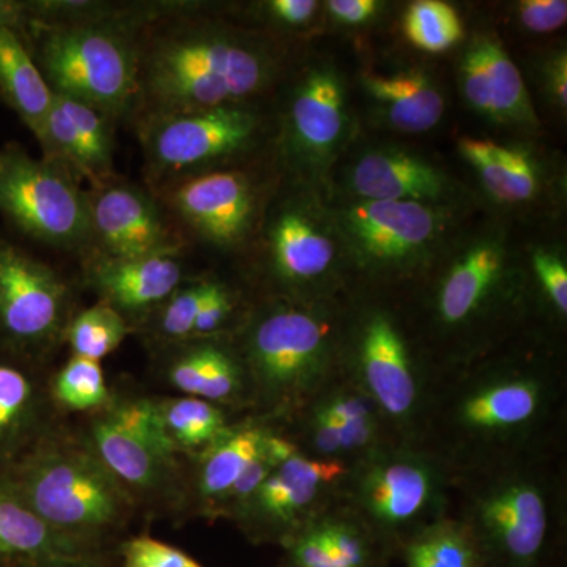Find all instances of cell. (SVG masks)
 <instances>
[{"label": "cell", "mask_w": 567, "mask_h": 567, "mask_svg": "<svg viewBox=\"0 0 567 567\" xmlns=\"http://www.w3.org/2000/svg\"><path fill=\"white\" fill-rule=\"evenodd\" d=\"M91 244L95 256L110 259L181 254L185 240L162 205L128 183H110L87 192Z\"/></svg>", "instance_id": "14"}, {"label": "cell", "mask_w": 567, "mask_h": 567, "mask_svg": "<svg viewBox=\"0 0 567 567\" xmlns=\"http://www.w3.org/2000/svg\"><path fill=\"white\" fill-rule=\"evenodd\" d=\"M130 333L128 322L121 311L100 301L74 317L66 327V338L74 357L102 361L115 352Z\"/></svg>", "instance_id": "33"}, {"label": "cell", "mask_w": 567, "mask_h": 567, "mask_svg": "<svg viewBox=\"0 0 567 567\" xmlns=\"http://www.w3.org/2000/svg\"><path fill=\"white\" fill-rule=\"evenodd\" d=\"M169 379L189 398L227 410H252L251 385L237 347L199 338L174 358Z\"/></svg>", "instance_id": "22"}, {"label": "cell", "mask_w": 567, "mask_h": 567, "mask_svg": "<svg viewBox=\"0 0 567 567\" xmlns=\"http://www.w3.org/2000/svg\"><path fill=\"white\" fill-rule=\"evenodd\" d=\"M328 10L334 18L347 24H360L374 17L377 2L374 0H331Z\"/></svg>", "instance_id": "44"}, {"label": "cell", "mask_w": 567, "mask_h": 567, "mask_svg": "<svg viewBox=\"0 0 567 567\" xmlns=\"http://www.w3.org/2000/svg\"><path fill=\"white\" fill-rule=\"evenodd\" d=\"M567 65L566 55H559L554 65V73H551V81H554V91L557 93L558 102L563 107L567 104Z\"/></svg>", "instance_id": "45"}, {"label": "cell", "mask_w": 567, "mask_h": 567, "mask_svg": "<svg viewBox=\"0 0 567 567\" xmlns=\"http://www.w3.org/2000/svg\"><path fill=\"white\" fill-rule=\"evenodd\" d=\"M265 10L271 20L281 24L300 25L315 17L317 2L315 0H274L267 3Z\"/></svg>", "instance_id": "42"}, {"label": "cell", "mask_w": 567, "mask_h": 567, "mask_svg": "<svg viewBox=\"0 0 567 567\" xmlns=\"http://www.w3.org/2000/svg\"><path fill=\"white\" fill-rule=\"evenodd\" d=\"M456 470L423 443L388 442L347 470L338 498L398 558L417 533L453 516Z\"/></svg>", "instance_id": "6"}, {"label": "cell", "mask_w": 567, "mask_h": 567, "mask_svg": "<svg viewBox=\"0 0 567 567\" xmlns=\"http://www.w3.org/2000/svg\"><path fill=\"white\" fill-rule=\"evenodd\" d=\"M158 199L194 233L230 248L252 226L256 196L251 182L237 171H210L156 189Z\"/></svg>", "instance_id": "16"}, {"label": "cell", "mask_w": 567, "mask_h": 567, "mask_svg": "<svg viewBox=\"0 0 567 567\" xmlns=\"http://www.w3.org/2000/svg\"><path fill=\"white\" fill-rule=\"evenodd\" d=\"M271 260L279 281L298 292L324 289L334 262L333 244L301 213L284 212L270 234Z\"/></svg>", "instance_id": "24"}, {"label": "cell", "mask_w": 567, "mask_h": 567, "mask_svg": "<svg viewBox=\"0 0 567 567\" xmlns=\"http://www.w3.org/2000/svg\"><path fill=\"white\" fill-rule=\"evenodd\" d=\"M567 379L543 342L499 346L443 375L421 443L456 472L566 446Z\"/></svg>", "instance_id": "1"}, {"label": "cell", "mask_w": 567, "mask_h": 567, "mask_svg": "<svg viewBox=\"0 0 567 567\" xmlns=\"http://www.w3.org/2000/svg\"><path fill=\"white\" fill-rule=\"evenodd\" d=\"M278 425L305 456L347 466L394 440L371 399L341 374Z\"/></svg>", "instance_id": "12"}, {"label": "cell", "mask_w": 567, "mask_h": 567, "mask_svg": "<svg viewBox=\"0 0 567 567\" xmlns=\"http://www.w3.org/2000/svg\"><path fill=\"white\" fill-rule=\"evenodd\" d=\"M0 213L21 233L52 248L91 244L87 192L63 167L17 147L2 151Z\"/></svg>", "instance_id": "9"}, {"label": "cell", "mask_w": 567, "mask_h": 567, "mask_svg": "<svg viewBox=\"0 0 567 567\" xmlns=\"http://www.w3.org/2000/svg\"><path fill=\"white\" fill-rule=\"evenodd\" d=\"M462 89L470 106L502 122L536 121L520 71L492 37H477L462 62Z\"/></svg>", "instance_id": "20"}, {"label": "cell", "mask_w": 567, "mask_h": 567, "mask_svg": "<svg viewBox=\"0 0 567 567\" xmlns=\"http://www.w3.org/2000/svg\"><path fill=\"white\" fill-rule=\"evenodd\" d=\"M92 547L62 535L0 484V561H85Z\"/></svg>", "instance_id": "23"}, {"label": "cell", "mask_w": 567, "mask_h": 567, "mask_svg": "<svg viewBox=\"0 0 567 567\" xmlns=\"http://www.w3.org/2000/svg\"><path fill=\"white\" fill-rule=\"evenodd\" d=\"M0 95L33 134L40 132L54 93L20 33L0 31Z\"/></svg>", "instance_id": "28"}, {"label": "cell", "mask_w": 567, "mask_h": 567, "mask_svg": "<svg viewBox=\"0 0 567 567\" xmlns=\"http://www.w3.org/2000/svg\"><path fill=\"white\" fill-rule=\"evenodd\" d=\"M31 24L29 0H0V31L9 29L22 37Z\"/></svg>", "instance_id": "43"}, {"label": "cell", "mask_w": 567, "mask_h": 567, "mask_svg": "<svg viewBox=\"0 0 567 567\" xmlns=\"http://www.w3.org/2000/svg\"><path fill=\"white\" fill-rule=\"evenodd\" d=\"M235 312V297L223 282L210 281L207 297L194 324V338H212L221 331Z\"/></svg>", "instance_id": "40"}, {"label": "cell", "mask_w": 567, "mask_h": 567, "mask_svg": "<svg viewBox=\"0 0 567 567\" xmlns=\"http://www.w3.org/2000/svg\"><path fill=\"white\" fill-rule=\"evenodd\" d=\"M140 31L121 24L32 22L22 40L54 95L89 104L117 122L136 112Z\"/></svg>", "instance_id": "7"}, {"label": "cell", "mask_w": 567, "mask_h": 567, "mask_svg": "<svg viewBox=\"0 0 567 567\" xmlns=\"http://www.w3.org/2000/svg\"><path fill=\"white\" fill-rule=\"evenodd\" d=\"M453 516L488 567L565 566L566 446L456 472Z\"/></svg>", "instance_id": "2"}, {"label": "cell", "mask_w": 567, "mask_h": 567, "mask_svg": "<svg viewBox=\"0 0 567 567\" xmlns=\"http://www.w3.org/2000/svg\"><path fill=\"white\" fill-rule=\"evenodd\" d=\"M136 125L148 177L158 189L210 173L213 164L244 152L256 140L260 121L234 103L141 118Z\"/></svg>", "instance_id": "10"}, {"label": "cell", "mask_w": 567, "mask_h": 567, "mask_svg": "<svg viewBox=\"0 0 567 567\" xmlns=\"http://www.w3.org/2000/svg\"><path fill=\"white\" fill-rule=\"evenodd\" d=\"M458 151L475 167L481 181L495 199L506 204L525 203L537 192L535 164L518 148L492 141L464 137Z\"/></svg>", "instance_id": "30"}, {"label": "cell", "mask_w": 567, "mask_h": 567, "mask_svg": "<svg viewBox=\"0 0 567 567\" xmlns=\"http://www.w3.org/2000/svg\"><path fill=\"white\" fill-rule=\"evenodd\" d=\"M31 399L32 386L28 377L11 365L0 364V436L21 420Z\"/></svg>", "instance_id": "39"}, {"label": "cell", "mask_w": 567, "mask_h": 567, "mask_svg": "<svg viewBox=\"0 0 567 567\" xmlns=\"http://www.w3.org/2000/svg\"><path fill=\"white\" fill-rule=\"evenodd\" d=\"M364 87L385 107L395 128L423 133L434 128L445 111L442 95L421 71L395 76H365Z\"/></svg>", "instance_id": "29"}, {"label": "cell", "mask_w": 567, "mask_h": 567, "mask_svg": "<svg viewBox=\"0 0 567 567\" xmlns=\"http://www.w3.org/2000/svg\"><path fill=\"white\" fill-rule=\"evenodd\" d=\"M398 558L404 567H488L475 537L454 516L417 533Z\"/></svg>", "instance_id": "31"}, {"label": "cell", "mask_w": 567, "mask_h": 567, "mask_svg": "<svg viewBox=\"0 0 567 567\" xmlns=\"http://www.w3.org/2000/svg\"><path fill=\"white\" fill-rule=\"evenodd\" d=\"M167 436L177 451L203 454L234 424L227 409L204 399L186 398L159 404Z\"/></svg>", "instance_id": "32"}, {"label": "cell", "mask_w": 567, "mask_h": 567, "mask_svg": "<svg viewBox=\"0 0 567 567\" xmlns=\"http://www.w3.org/2000/svg\"><path fill=\"white\" fill-rule=\"evenodd\" d=\"M290 126L297 144L308 152L333 147L344 126V99L333 74L315 71L306 78L290 104Z\"/></svg>", "instance_id": "27"}, {"label": "cell", "mask_w": 567, "mask_h": 567, "mask_svg": "<svg viewBox=\"0 0 567 567\" xmlns=\"http://www.w3.org/2000/svg\"><path fill=\"white\" fill-rule=\"evenodd\" d=\"M54 394L66 409L78 412L99 409L107 401L102 364L87 358H71L55 377Z\"/></svg>", "instance_id": "35"}, {"label": "cell", "mask_w": 567, "mask_h": 567, "mask_svg": "<svg viewBox=\"0 0 567 567\" xmlns=\"http://www.w3.org/2000/svg\"><path fill=\"white\" fill-rule=\"evenodd\" d=\"M122 558L123 567H203L185 551L148 536L123 544Z\"/></svg>", "instance_id": "38"}, {"label": "cell", "mask_w": 567, "mask_h": 567, "mask_svg": "<svg viewBox=\"0 0 567 567\" xmlns=\"http://www.w3.org/2000/svg\"><path fill=\"white\" fill-rule=\"evenodd\" d=\"M281 567H290V566H286V565H284V566H281Z\"/></svg>", "instance_id": "48"}, {"label": "cell", "mask_w": 567, "mask_h": 567, "mask_svg": "<svg viewBox=\"0 0 567 567\" xmlns=\"http://www.w3.org/2000/svg\"><path fill=\"white\" fill-rule=\"evenodd\" d=\"M114 123L89 104L54 95L43 126L35 134L44 159L63 167L92 189L117 182L114 173Z\"/></svg>", "instance_id": "17"}, {"label": "cell", "mask_w": 567, "mask_h": 567, "mask_svg": "<svg viewBox=\"0 0 567 567\" xmlns=\"http://www.w3.org/2000/svg\"><path fill=\"white\" fill-rule=\"evenodd\" d=\"M2 166H3V155H2V152H0V173H2Z\"/></svg>", "instance_id": "47"}, {"label": "cell", "mask_w": 567, "mask_h": 567, "mask_svg": "<svg viewBox=\"0 0 567 567\" xmlns=\"http://www.w3.org/2000/svg\"><path fill=\"white\" fill-rule=\"evenodd\" d=\"M518 17L528 31L554 32L566 24L567 2L565 0H525L518 7Z\"/></svg>", "instance_id": "41"}, {"label": "cell", "mask_w": 567, "mask_h": 567, "mask_svg": "<svg viewBox=\"0 0 567 567\" xmlns=\"http://www.w3.org/2000/svg\"><path fill=\"white\" fill-rule=\"evenodd\" d=\"M354 193L364 200H431L443 193V178L431 164L399 152H374L354 166Z\"/></svg>", "instance_id": "26"}, {"label": "cell", "mask_w": 567, "mask_h": 567, "mask_svg": "<svg viewBox=\"0 0 567 567\" xmlns=\"http://www.w3.org/2000/svg\"><path fill=\"white\" fill-rule=\"evenodd\" d=\"M347 470L339 462L317 461L298 451L276 466L233 520L252 543L282 547L338 498Z\"/></svg>", "instance_id": "11"}, {"label": "cell", "mask_w": 567, "mask_h": 567, "mask_svg": "<svg viewBox=\"0 0 567 567\" xmlns=\"http://www.w3.org/2000/svg\"><path fill=\"white\" fill-rule=\"evenodd\" d=\"M290 567H390L394 555L352 507L336 498L282 546Z\"/></svg>", "instance_id": "19"}, {"label": "cell", "mask_w": 567, "mask_h": 567, "mask_svg": "<svg viewBox=\"0 0 567 567\" xmlns=\"http://www.w3.org/2000/svg\"><path fill=\"white\" fill-rule=\"evenodd\" d=\"M91 559H85V561H47V563H37V565H31L29 567H91Z\"/></svg>", "instance_id": "46"}, {"label": "cell", "mask_w": 567, "mask_h": 567, "mask_svg": "<svg viewBox=\"0 0 567 567\" xmlns=\"http://www.w3.org/2000/svg\"><path fill=\"white\" fill-rule=\"evenodd\" d=\"M270 421L246 416L234 421L226 434L200 454L197 492L210 513L221 516L224 503L246 468L262 450Z\"/></svg>", "instance_id": "25"}, {"label": "cell", "mask_w": 567, "mask_h": 567, "mask_svg": "<svg viewBox=\"0 0 567 567\" xmlns=\"http://www.w3.org/2000/svg\"><path fill=\"white\" fill-rule=\"evenodd\" d=\"M212 279H200L186 286L178 287L177 290L163 303V311L159 315V333L167 339H192L194 324L208 289H210Z\"/></svg>", "instance_id": "36"}, {"label": "cell", "mask_w": 567, "mask_h": 567, "mask_svg": "<svg viewBox=\"0 0 567 567\" xmlns=\"http://www.w3.org/2000/svg\"><path fill=\"white\" fill-rule=\"evenodd\" d=\"M87 275L103 301L123 315L163 305L182 286L183 265L178 254L137 259H110L92 254Z\"/></svg>", "instance_id": "21"}, {"label": "cell", "mask_w": 567, "mask_h": 567, "mask_svg": "<svg viewBox=\"0 0 567 567\" xmlns=\"http://www.w3.org/2000/svg\"><path fill=\"white\" fill-rule=\"evenodd\" d=\"M339 328V374L371 399L398 442L421 443L443 374L420 330L383 303L357 306Z\"/></svg>", "instance_id": "5"}, {"label": "cell", "mask_w": 567, "mask_h": 567, "mask_svg": "<svg viewBox=\"0 0 567 567\" xmlns=\"http://www.w3.org/2000/svg\"><path fill=\"white\" fill-rule=\"evenodd\" d=\"M406 39L420 50L443 52L462 39V22L453 7L440 0L412 3L404 18Z\"/></svg>", "instance_id": "34"}, {"label": "cell", "mask_w": 567, "mask_h": 567, "mask_svg": "<svg viewBox=\"0 0 567 567\" xmlns=\"http://www.w3.org/2000/svg\"><path fill=\"white\" fill-rule=\"evenodd\" d=\"M346 223L358 259L371 276L409 267L436 229L434 213L412 200H364L354 205Z\"/></svg>", "instance_id": "18"}, {"label": "cell", "mask_w": 567, "mask_h": 567, "mask_svg": "<svg viewBox=\"0 0 567 567\" xmlns=\"http://www.w3.org/2000/svg\"><path fill=\"white\" fill-rule=\"evenodd\" d=\"M21 498L55 532L85 546L121 525L130 509L128 492L95 454L74 450L40 457Z\"/></svg>", "instance_id": "8"}, {"label": "cell", "mask_w": 567, "mask_h": 567, "mask_svg": "<svg viewBox=\"0 0 567 567\" xmlns=\"http://www.w3.org/2000/svg\"><path fill=\"white\" fill-rule=\"evenodd\" d=\"M69 300L61 276L0 235V333L17 344H50L66 327Z\"/></svg>", "instance_id": "13"}, {"label": "cell", "mask_w": 567, "mask_h": 567, "mask_svg": "<svg viewBox=\"0 0 567 567\" xmlns=\"http://www.w3.org/2000/svg\"><path fill=\"white\" fill-rule=\"evenodd\" d=\"M178 2L137 33V93L133 121L244 102L267 84L270 61L251 41L196 17Z\"/></svg>", "instance_id": "3"}, {"label": "cell", "mask_w": 567, "mask_h": 567, "mask_svg": "<svg viewBox=\"0 0 567 567\" xmlns=\"http://www.w3.org/2000/svg\"><path fill=\"white\" fill-rule=\"evenodd\" d=\"M95 456L123 487L153 491L173 465L175 446L164 427L159 404L132 401L93 423Z\"/></svg>", "instance_id": "15"}, {"label": "cell", "mask_w": 567, "mask_h": 567, "mask_svg": "<svg viewBox=\"0 0 567 567\" xmlns=\"http://www.w3.org/2000/svg\"><path fill=\"white\" fill-rule=\"evenodd\" d=\"M537 289L548 312L565 322L567 317V267L558 254L536 251L532 259Z\"/></svg>", "instance_id": "37"}, {"label": "cell", "mask_w": 567, "mask_h": 567, "mask_svg": "<svg viewBox=\"0 0 567 567\" xmlns=\"http://www.w3.org/2000/svg\"><path fill=\"white\" fill-rule=\"evenodd\" d=\"M324 301L267 306L237 347L248 372L252 416L284 423L339 375L341 319Z\"/></svg>", "instance_id": "4"}]
</instances>
